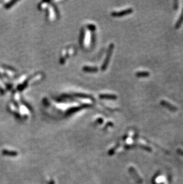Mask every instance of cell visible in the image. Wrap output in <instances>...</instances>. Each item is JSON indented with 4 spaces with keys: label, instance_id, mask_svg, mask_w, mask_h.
Returning <instances> with one entry per match:
<instances>
[{
    "label": "cell",
    "instance_id": "1",
    "mask_svg": "<svg viewBox=\"0 0 183 184\" xmlns=\"http://www.w3.org/2000/svg\"><path fill=\"white\" fill-rule=\"evenodd\" d=\"M161 104L163 107H165L166 109H168L171 112H176L177 110V108L176 107H175L174 105L171 104V103H170L169 102H168L165 100H162L161 101Z\"/></svg>",
    "mask_w": 183,
    "mask_h": 184
},
{
    "label": "cell",
    "instance_id": "2",
    "mask_svg": "<svg viewBox=\"0 0 183 184\" xmlns=\"http://www.w3.org/2000/svg\"><path fill=\"white\" fill-rule=\"evenodd\" d=\"M133 11L132 8H128L127 10H123L121 11H119V12H115V13H113V16H117V17H119V16H125V15H127L131 13Z\"/></svg>",
    "mask_w": 183,
    "mask_h": 184
},
{
    "label": "cell",
    "instance_id": "3",
    "mask_svg": "<svg viewBox=\"0 0 183 184\" xmlns=\"http://www.w3.org/2000/svg\"><path fill=\"white\" fill-rule=\"evenodd\" d=\"M182 23H183V8H182V12L181 13L180 16L179 17L178 20H177V22L175 23V29H179L181 27V26L182 25Z\"/></svg>",
    "mask_w": 183,
    "mask_h": 184
},
{
    "label": "cell",
    "instance_id": "4",
    "mask_svg": "<svg viewBox=\"0 0 183 184\" xmlns=\"http://www.w3.org/2000/svg\"><path fill=\"white\" fill-rule=\"evenodd\" d=\"M137 77L138 78H147L149 76L150 73L148 72L144 71V72H138L136 73Z\"/></svg>",
    "mask_w": 183,
    "mask_h": 184
},
{
    "label": "cell",
    "instance_id": "5",
    "mask_svg": "<svg viewBox=\"0 0 183 184\" xmlns=\"http://www.w3.org/2000/svg\"><path fill=\"white\" fill-rule=\"evenodd\" d=\"M3 154L4 155H7V156H14L16 155V153H15L14 152H11V151H9L7 150H4L3 151Z\"/></svg>",
    "mask_w": 183,
    "mask_h": 184
},
{
    "label": "cell",
    "instance_id": "6",
    "mask_svg": "<svg viewBox=\"0 0 183 184\" xmlns=\"http://www.w3.org/2000/svg\"><path fill=\"white\" fill-rule=\"evenodd\" d=\"M16 2H17V1H10V2H9L8 4H7L5 6V7H6V8H9L11 7V6H13V4L16 3Z\"/></svg>",
    "mask_w": 183,
    "mask_h": 184
},
{
    "label": "cell",
    "instance_id": "7",
    "mask_svg": "<svg viewBox=\"0 0 183 184\" xmlns=\"http://www.w3.org/2000/svg\"><path fill=\"white\" fill-rule=\"evenodd\" d=\"M178 7V1H174V8L177 10Z\"/></svg>",
    "mask_w": 183,
    "mask_h": 184
},
{
    "label": "cell",
    "instance_id": "8",
    "mask_svg": "<svg viewBox=\"0 0 183 184\" xmlns=\"http://www.w3.org/2000/svg\"><path fill=\"white\" fill-rule=\"evenodd\" d=\"M4 90H3V89L0 86V93H1V94H4Z\"/></svg>",
    "mask_w": 183,
    "mask_h": 184
}]
</instances>
